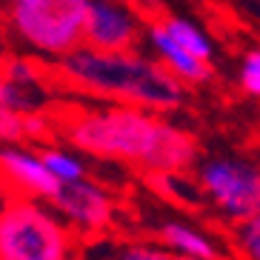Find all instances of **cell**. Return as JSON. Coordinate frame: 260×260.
Here are the masks:
<instances>
[{"label": "cell", "mask_w": 260, "mask_h": 260, "mask_svg": "<svg viewBox=\"0 0 260 260\" xmlns=\"http://www.w3.org/2000/svg\"><path fill=\"white\" fill-rule=\"evenodd\" d=\"M60 135L77 152L129 163L146 175H186L200 160L194 135L138 106L80 112L63 123Z\"/></svg>", "instance_id": "6da1fadb"}, {"label": "cell", "mask_w": 260, "mask_h": 260, "mask_svg": "<svg viewBox=\"0 0 260 260\" xmlns=\"http://www.w3.org/2000/svg\"><path fill=\"white\" fill-rule=\"evenodd\" d=\"M57 75L77 92L115 100L117 106L172 112L186 103V86L157 60L138 52H98L80 46L57 60Z\"/></svg>", "instance_id": "7a4b0ae2"}, {"label": "cell", "mask_w": 260, "mask_h": 260, "mask_svg": "<svg viewBox=\"0 0 260 260\" xmlns=\"http://www.w3.org/2000/svg\"><path fill=\"white\" fill-rule=\"evenodd\" d=\"M75 235L40 200L9 198L0 209V260H69Z\"/></svg>", "instance_id": "3957f363"}, {"label": "cell", "mask_w": 260, "mask_h": 260, "mask_svg": "<svg viewBox=\"0 0 260 260\" xmlns=\"http://www.w3.org/2000/svg\"><path fill=\"white\" fill-rule=\"evenodd\" d=\"M89 0H12L15 31L49 57H66L83 46Z\"/></svg>", "instance_id": "277c9868"}, {"label": "cell", "mask_w": 260, "mask_h": 260, "mask_svg": "<svg viewBox=\"0 0 260 260\" xmlns=\"http://www.w3.org/2000/svg\"><path fill=\"white\" fill-rule=\"evenodd\" d=\"M198 186L203 198L232 226L260 214V166L243 157L198 160Z\"/></svg>", "instance_id": "5b68a950"}, {"label": "cell", "mask_w": 260, "mask_h": 260, "mask_svg": "<svg viewBox=\"0 0 260 260\" xmlns=\"http://www.w3.org/2000/svg\"><path fill=\"white\" fill-rule=\"evenodd\" d=\"M49 203L72 235H100L115 220V198L89 177L60 183Z\"/></svg>", "instance_id": "8992f818"}, {"label": "cell", "mask_w": 260, "mask_h": 260, "mask_svg": "<svg viewBox=\"0 0 260 260\" xmlns=\"http://www.w3.org/2000/svg\"><path fill=\"white\" fill-rule=\"evenodd\" d=\"M138 20L112 0H89L83 46L98 52H132L138 43Z\"/></svg>", "instance_id": "52a82bcc"}, {"label": "cell", "mask_w": 260, "mask_h": 260, "mask_svg": "<svg viewBox=\"0 0 260 260\" xmlns=\"http://www.w3.org/2000/svg\"><path fill=\"white\" fill-rule=\"evenodd\" d=\"M9 186L12 198L52 200L57 191V180L46 172L38 152L23 146H0V186Z\"/></svg>", "instance_id": "ba28073f"}, {"label": "cell", "mask_w": 260, "mask_h": 260, "mask_svg": "<svg viewBox=\"0 0 260 260\" xmlns=\"http://www.w3.org/2000/svg\"><path fill=\"white\" fill-rule=\"evenodd\" d=\"M149 43H152V49L160 57V66L169 75H175L183 86L186 83H206L209 77H212V63H203L198 57H191L186 49H180L175 40L169 38L160 23H154L149 29Z\"/></svg>", "instance_id": "9c48e42d"}, {"label": "cell", "mask_w": 260, "mask_h": 260, "mask_svg": "<svg viewBox=\"0 0 260 260\" xmlns=\"http://www.w3.org/2000/svg\"><path fill=\"white\" fill-rule=\"evenodd\" d=\"M157 237L166 252L180 254V257H194V260H223L220 246L212 237H206L200 229L189 226L183 220H166L157 229Z\"/></svg>", "instance_id": "30bf717a"}, {"label": "cell", "mask_w": 260, "mask_h": 260, "mask_svg": "<svg viewBox=\"0 0 260 260\" xmlns=\"http://www.w3.org/2000/svg\"><path fill=\"white\" fill-rule=\"evenodd\" d=\"M160 26L166 29L169 38L175 40L180 49H186L191 57H198V60H203V63H212V54H214L212 40H209L194 23H189L183 17H163Z\"/></svg>", "instance_id": "8fae6325"}, {"label": "cell", "mask_w": 260, "mask_h": 260, "mask_svg": "<svg viewBox=\"0 0 260 260\" xmlns=\"http://www.w3.org/2000/svg\"><path fill=\"white\" fill-rule=\"evenodd\" d=\"M149 183L160 191L163 198L175 200L177 206L186 209H200L203 206V191L198 183L183 180V175H149Z\"/></svg>", "instance_id": "7c38bea8"}, {"label": "cell", "mask_w": 260, "mask_h": 260, "mask_svg": "<svg viewBox=\"0 0 260 260\" xmlns=\"http://www.w3.org/2000/svg\"><path fill=\"white\" fill-rule=\"evenodd\" d=\"M43 92H40V86H20V83H12L6 77L0 75V106L6 109H15V112H40L43 106Z\"/></svg>", "instance_id": "4fadbf2b"}, {"label": "cell", "mask_w": 260, "mask_h": 260, "mask_svg": "<svg viewBox=\"0 0 260 260\" xmlns=\"http://www.w3.org/2000/svg\"><path fill=\"white\" fill-rule=\"evenodd\" d=\"M40 160H43L46 172L57 180V183H75V180L86 177L83 160L72 152H63V149H43V152H40Z\"/></svg>", "instance_id": "5bb4252c"}, {"label": "cell", "mask_w": 260, "mask_h": 260, "mask_svg": "<svg viewBox=\"0 0 260 260\" xmlns=\"http://www.w3.org/2000/svg\"><path fill=\"white\" fill-rule=\"evenodd\" d=\"M232 243L240 260H260V214L237 223L232 232Z\"/></svg>", "instance_id": "9a60e30c"}, {"label": "cell", "mask_w": 260, "mask_h": 260, "mask_svg": "<svg viewBox=\"0 0 260 260\" xmlns=\"http://www.w3.org/2000/svg\"><path fill=\"white\" fill-rule=\"evenodd\" d=\"M20 143H26V115L0 106V146H20Z\"/></svg>", "instance_id": "2e32d148"}, {"label": "cell", "mask_w": 260, "mask_h": 260, "mask_svg": "<svg viewBox=\"0 0 260 260\" xmlns=\"http://www.w3.org/2000/svg\"><path fill=\"white\" fill-rule=\"evenodd\" d=\"M54 135H57V129H54V123L49 115H43V112H29L26 115V140H31V143H46Z\"/></svg>", "instance_id": "e0dca14e"}, {"label": "cell", "mask_w": 260, "mask_h": 260, "mask_svg": "<svg viewBox=\"0 0 260 260\" xmlns=\"http://www.w3.org/2000/svg\"><path fill=\"white\" fill-rule=\"evenodd\" d=\"M240 86L246 89V94L260 98V52L246 54L243 66H240Z\"/></svg>", "instance_id": "ac0fdd59"}, {"label": "cell", "mask_w": 260, "mask_h": 260, "mask_svg": "<svg viewBox=\"0 0 260 260\" xmlns=\"http://www.w3.org/2000/svg\"><path fill=\"white\" fill-rule=\"evenodd\" d=\"M115 260H169V252L163 249V246L135 243V246H126Z\"/></svg>", "instance_id": "d6986e66"}, {"label": "cell", "mask_w": 260, "mask_h": 260, "mask_svg": "<svg viewBox=\"0 0 260 260\" xmlns=\"http://www.w3.org/2000/svg\"><path fill=\"white\" fill-rule=\"evenodd\" d=\"M169 260H194V257H180V254H172V252H169Z\"/></svg>", "instance_id": "ffe728a7"}, {"label": "cell", "mask_w": 260, "mask_h": 260, "mask_svg": "<svg viewBox=\"0 0 260 260\" xmlns=\"http://www.w3.org/2000/svg\"><path fill=\"white\" fill-rule=\"evenodd\" d=\"M0 75H3V60H0Z\"/></svg>", "instance_id": "44dd1931"}]
</instances>
